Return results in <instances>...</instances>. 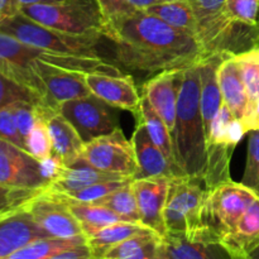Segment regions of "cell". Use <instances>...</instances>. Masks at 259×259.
Listing matches in <instances>:
<instances>
[{
	"instance_id": "20",
	"label": "cell",
	"mask_w": 259,
	"mask_h": 259,
	"mask_svg": "<svg viewBox=\"0 0 259 259\" xmlns=\"http://www.w3.org/2000/svg\"><path fill=\"white\" fill-rule=\"evenodd\" d=\"M126 177L119 176L114 174H106V172L96 169L90 164L85 163L78 159L77 163L71 167H62L50 185L48 190L58 194H68V192L82 190L91 185L99 184V182L114 181V180H121Z\"/></svg>"
},
{
	"instance_id": "7",
	"label": "cell",
	"mask_w": 259,
	"mask_h": 259,
	"mask_svg": "<svg viewBox=\"0 0 259 259\" xmlns=\"http://www.w3.org/2000/svg\"><path fill=\"white\" fill-rule=\"evenodd\" d=\"M80 159L94 168L123 177L134 179L139 169L133 144L120 128L83 144Z\"/></svg>"
},
{
	"instance_id": "45",
	"label": "cell",
	"mask_w": 259,
	"mask_h": 259,
	"mask_svg": "<svg viewBox=\"0 0 259 259\" xmlns=\"http://www.w3.org/2000/svg\"><path fill=\"white\" fill-rule=\"evenodd\" d=\"M18 5L23 7V5H32V4H48V3H57L61 0H15Z\"/></svg>"
},
{
	"instance_id": "43",
	"label": "cell",
	"mask_w": 259,
	"mask_h": 259,
	"mask_svg": "<svg viewBox=\"0 0 259 259\" xmlns=\"http://www.w3.org/2000/svg\"><path fill=\"white\" fill-rule=\"evenodd\" d=\"M19 12V5L15 0H0V20Z\"/></svg>"
},
{
	"instance_id": "22",
	"label": "cell",
	"mask_w": 259,
	"mask_h": 259,
	"mask_svg": "<svg viewBox=\"0 0 259 259\" xmlns=\"http://www.w3.org/2000/svg\"><path fill=\"white\" fill-rule=\"evenodd\" d=\"M50 192L56 195L58 199H61L67 205L70 211L73 214V217L80 223L81 229H82L86 238L91 237L93 234L98 233L99 230H101L105 227H109V225L115 224V223L119 222H125L119 215H116L113 210L104 206V205L95 204V202L76 201V200L70 199V197L65 196V195L52 191Z\"/></svg>"
},
{
	"instance_id": "14",
	"label": "cell",
	"mask_w": 259,
	"mask_h": 259,
	"mask_svg": "<svg viewBox=\"0 0 259 259\" xmlns=\"http://www.w3.org/2000/svg\"><path fill=\"white\" fill-rule=\"evenodd\" d=\"M182 71L184 70L162 71L159 75L147 81L142 90V95L148 99L152 108L166 123L171 134L176 123L177 99L182 82Z\"/></svg>"
},
{
	"instance_id": "4",
	"label": "cell",
	"mask_w": 259,
	"mask_h": 259,
	"mask_svg": "<svg viewBox=\"0 0 259 259\" xmlns=\"http://www.w3.org/2000/svg\"><path fill=\"white\" fill-rule=\"evenodd\" d=\"M19 12L29 19L73 35H101L106 20L98 0H61L48 4L23 5Z\"/></svg>"
},
{
	"instance_id": "31",
	"label": "cell",
	"mask_w": 259,
	"mask_h": 259,
	"mask_svg": "<svg viewBox=\"0 0 259 259\" xmlns=\"http://www.w3.org/2000/svg\"><path fill=\"white\" fill-rule=\"evenodd\" d=\"M17 101H29L35 105L46 106L43 99L37 93L15 82L0 72V110Z\"/></svg>"
},
{
	"instance_id": "34",
	"label": "cell",
	"mask_w": 259,
	"mask_h": 259,
	"mask_svg": "<svg viewBox=\"0 0 259 259\" xmlns=\"http://www.w3.org/2000/svg\"><path fill=\"white\" fill-rule=\"evenodd\" d=\"M242 184L259 195V131H252L248 138L247 163Z\"/></svg>"
},
{
	"instance_id": "30",
	"label": "cell",
	"mask_w": 259,
	"mask_h": 259,
	"mask_svg": "<svg viewBox=\"0 0 259 259\" xmlns=\"http://www.w3.org/2000/svg\"><path fill=\"white\" fill-rule=\"evenodd\" d=\"M234 60L247 89L250 108L259 98V47L255 46L244 52L237 53Z\"/></svg>"
},
{
	"instance_id": "2",
	"label": "cell",
	"mask_w": 259,
	"mask_h": 259,
	"mask_svg": "<svg viewBox=\"0 0 259 259\" xmlns=\"http://www.w3.org/2000/svg\"><path fill=\"white\" fill-rule=\"evenodd\" d=\"M172 141L175 163L182 174L204 179L207 164V144L200 108L199 63L182 71Z\"/></svg>"
},
{
	"instance_id": "23",
	"label": "cell",
	"mask_w": 259,
	"mask_h": 259,
	"mask_svg": "<svg viewBox=\"0 0 259 259\" xmlns=\"http://www.w3.org/2000/svg\"><path fill=\"white\" fill-rule=\"evenodd\" d=\"M233 255H245L259 243V195L238 220L229 235L222 240Z\"/></svg>"
},
{
	"instance_id": "19",
	"label": "cell",
	"mask_w": 259,
	"mask_h": 259,
	"mask_svg": "<svg viewBox=\"0 0 259 259\" xmlns=\"http://www.w3.org/2000/svg\"><path fill=\"white\" fill-rule=\"evenodd\" d=\"M225 53H215L207 56L199 63L200 71V108L206 132L209 136L210 126L223 105V96L218 82V67Z\"/></svg>"
},
{
	"instance_id": "15",
	"label": "cell",
	"mask_w": 259,
	"mask_h": 259,
	"mask_svg": "<svg viewBox=\"0 0 259 259\" xmlns=\"http://www.w3.org/2000/svg\"><path fill=\"white\" fill-rule=\"evenodd\" d=\"M137 125L133 136L134 153H136L137 163H138V174L134 179H147V177H175L182 176L168 159L166 158L161 149L154 144L141 119H136Z\"/></svg>"
},
{
	"instance_id": "35",
	"label": "cell",
	"mask_w": 259,
	"mask_h": 259,
	"mask_svg": "<svg viewBox=\"0 0 259 259\" xmlns=\"http://www.w3.org/2000/svg\"><path fill=\"white\" fill-rule=\"evenodd\" d=\"M157 238L161 237L157 233H154L153 230H147V232L141 233V234L133 235V237L123 240L118 245L111 248L101 259H123L125 257H129V255L136 253L137 250H139L144 245L151 243L152 240L157 239Z\"/></svg>"
},
{
	"instance_id": "40",
	"label": "cell",
	"mask_w": 259,
	"mask_h": 259,
	"mask_svg": "<svg viewBox=\"0 0 259 259\" xmlns=\"http://www.w3.org/2000/svg\"><path fill=\"white\" fill-rule=\"evenodd\" d=\"M46 259H93V255H91L90 248L85 243V244L76 245V247L56 253Z\"/></svg>"
},
{
	"instance_id": "10",
	"label": "cell",
	"mask_w": 259,
	"mask_h": 259,
	"mask_svg": "<svg viewBox=\"0 0 259 259\" xmlns=\"http://www.w3.org/2000/svg\"><path fill=\"white\" fill-rule=\"evenodd\" d=\"M27 210L48 237L58 239L85 237L80 223L67 205L47 189L27 205Z\"/></svg>"
},
{
	"instance_id": "24",
	"label": "cell",
	"mask_w": 259,
	"mask_h": 259,
	"mask_svg": "<svg viewBox=\"0 0 259 259\" xmlns=\"http://www.w3.org/2000/svg\"><path fill=\"white\" fill-rule=\"evenodd\" d=\"M151 230L141 223L119 222L109 227L103 228L91 237L86 238V244L90 248L93 259H101L111 248L118 245L123 240Z\"/></svg>"
},
{
	"instance_id": "9",
	"label": "cell",
	"mask_w": 259,
	"mask_h": 259,
	"mask_svg": "<svg viewBox=\"0 0 259 259\" xmlns=\"http://www.w3.org/2000/svg\"><path fill=\"white\" fill-rule=\"evenodd\" d=\"M52 184L42 162L25 149L0 139V185L14 189L46 190Z\"/></svg>"
},
{
	"instance_id": "3",
	"label": "cell",
	"mask_w": 259,
	"mask_h": 259,
	"mask_svg": "<svg viewBox=\"0 0 259 259\" xmlns=\"http://www.w3.org/2000/svg\"><path fill=\"white\" fill-rule=\"evenodd\" d=\"M207 195L204 179L186 175L172 177L163 212L167 234L185 235L197 242H218L206 223Z\"/></svg>"
},
{
	"instance_id": "21",
	"label": "cell",
	"mask_w": 259,
	"mask_h": 259,
	"mask_svg": "<svg viewBox=\"0 0 259 259\" xmlns=\"http://www.w3.org/2000/svg\"><path fill=\"white\" fill-rule=\"evenodd\" d=\"M163 242L171 259H234L220 242H197L176 234H167Z\"/></svg>"
},
{
	"instance_id": "13",
	"label": "cell",
	"mask_w": 259,
	"mask_h": 259,
	"mask_svg": "<svg viewBox=\"0 0 259 259\" xmlns=\"http://www.w3.org/2000/svg\"><path fill=\"white\" fill-rule=\"evenodd\" d=\"M86 82L93 95L113 108L131 111L133 115L139 111L142 95H139L131 76L88 73Z\"/></svg>"
},
{
	"instance_id": "38",
	"label": "cell",
	"mask_w": 259,
	"mask_h": 259,
	"mask_svg": "<svg viewBox=\"0 0 259 259\" xmlns=\"http://www.w3.org/2000/svg\"><path fill=\"white\" fill-rule=\"evenodd\" d=\"M38 106L39 105H35V104L29 103V101H17V103L10 105L17 128L22 138L24 139V142L28 134L33 129V126H34L35 119H37Z\"/></svg>"
},
{
	"instance_id": "46",
	"label": "cell",
	"mask_w": 259,
	"mask_h": 259,
	"mask_svg": "<svg viewBox=\"0 0 259 259\" xmlns=\"http://www.w3.org/2000/svg\"><path fill=\"white\" fill-rule=\"evenodd\" d=\"M154 259H171V257L168 255V253H167L166 245H164L163 240H162L161 245H159V249H158V252H157V255Z\"/></svg>"
},
{
	"instance_id": "39",
	"label": "cell",
	"mask_w": 259,
	"mask_h": 259,
	"mask_svg": "<svg viewBox=\"0 0 259 259\" xmlns=\"http://www.w3.org/2000/svg\"><path fill=\"white\" fill-rule=\"evenodd\" d=\"M0 139H4L25 149V142L18 131L10 105L0 110Z\"/></svg>"
},
{
	"instance_id": "8",
	"label": "cell",
	"mask_w": 259,
	"mask_h": 259,
	"mask_svg": "<svg viewBox=\"0 0 259 259\" xmlns=\"http://www.w3.org/2000/svg\"><path fill=\"white\" fill-rule=\"evenodd\" d=\"M113 106L95 95L68 100L60 104L57 110L70 121L80 134L83 143L108 136L119 128Z\"/></svg>"
},
{
	"instance_id": "42",
	"label": "cell",
	"mask_w": 259,
	"mask_h": 259,
	"mask_svg": "<svg viewBox=\"0 0 259 259\" xmlns=\"http://www.w3.org/2000/svg\"><path fill=\"white\" fill-rule=\"evenodd\" d=\"M242 124L245 132L259 131V98L252 104Z\"/></svg>"
},
{
	"instance_id": "28",
	"label": "cell",
	"mask_w": 259,
	"mask_h": 259,
	"mask_svg": "<svg viewBox=\"0 0 259 259\" xmlns=\"http://www.w3.org/2000/svg\"><path fill=\"white\" fill-rule=\"evenodd\" d=\"M132 182L126 186L116 190L113 194L108 195L104 199L95 201V204L109 207L125 222L141 223V215H139L138 204H137V197Z\"/></svg>"
},
{
	"instance_id": "16",
	"label": "cell",
	"mask_w": 259,
	"mask_h": 259,
	"mask_svg": "<svg viewBox=\"0 0 259 259\" xmlns=\"http://www.w3.org/2000/svg\"><path fill=\"white\" fill-rule=\"evenodd\" d=\"M43 238L51 237L33 220L27 206L17 210L0 219V259Z\"/></svg>"
},
{
	"instance_id": "41",
	"label": "cell",
	"mask_w": 259,
	"mask_h": 259,
	"mask_svg": "<svg viewBox=\"0 0 259 259\" xmlns=\"http://www.w3.org/2000/svg\"><path fill=\"white\" fill-rule=\"evenodd\" d=\"M162 240H163V238H157V239L152 240L151 243L144 245L143 248L137 250L136 253H133L129 257H125L123 259H154L157 255V252H158Z\"/></svg>"
},
{
	"instance_id": "32",
	"label": "cell",
	"mask_w": 259,
	"mask_h": 259,
	"mask_svg": "<svg viewBox=\"0 0 259 259\" xmlns=\"http://www.w3.org/2000/svg\"><path fill=\"white\" fill-rule=\"evenodd\" d=\"M45 190H25L0 185V219L27 206Z\"/></svg>"
},
{
	"instance_id": "36",
	"label": "cell",
	"mask_w": 259,
	"mask_h": 259,
	"mask_svg": "<svg viewBox=\"0 0 259 259\" xmlns=\"http://www.w3.org/2000/svg\"><path fill=\"white\" fill-rule=\"evenodd\" d=\"M259 0H227V14L233 22L258 24Z\"/></svg>"
},
{
	"instance_id": "6",
	"label": "cell",
	"mask_w": 259,
	"mask_h": 259,
	"mask_svg": "<svg viewBox=\"0 0 259 259\" xmlns=\"http://www.w3.org/2000/svg\"><path fill=\"white\" fill-rule=\"evenodd\" d=\"M258 194L242 182L232 180L209 190L206 223L215 239L222 243L233 232L238 220L257 199Z\"/></svg>"
},
{
	"instance_id": "33",
	"label": "cell",
	"mask_w": 259,
	"mask_h": 259,
	"mask_svg": "<svg viewBox=\"0 0 259 259\" xmlns=\"http://www.w3.org/2000/svg\"><path fill=\"white\" fill-rule=\"evenodd\" d=\"M133 180H134L133 177H126V179L114 180V181L99 182V184L91 185V186L85 187V189L82 190H77V191H72V192H68V194H61V195H65V196L76 200V201L95 202V201H99V200L104 199V197L108 196V195L113 194V192H115L116 190L126 186V185L131 184Z\"/></svg>"
},
{
	"instance_id": "1",
	"label": "cell",
	"mask_w": 259,
	"mask_h": 259,
	"mask_svg": "<svg viewBox=\"0 0 259 259\" xmlns=\"http://www.w3.org/2000/svg\"><path fill=\"white\" fill-rule=\"evenodd\" d=\"M104 37L115 45L116 61L131 70H186L206 58L195 35L176 29L144 10H137L106 30Z\"/></svg>"
},
{
	"instance_id": "18",
	"label": "cell",
	"mask_w": 259,
	"mask_h": 259,
	"mask_svg": "<svg viewBox=\"0 0 259 259\" xmlns=\"http://www.w3.org/2000/svg\"><path fill=\"white\" fill-rule=\"evenodd\" d=\"M218 82L223 101L233 115L242 121L249 110V96L233 53H225L218 67Z\"/></svg>"
},
{
	"instance_id": "12",
	"label": "cell",
	"mask_w": 259,
	"mask_h": 259,
	"mask_svg": "<svg viewBox=\"0 0 259 259\" xmlns=\"http://www.w3.org/2000/svg\"><path fill=\"white\" fill-rule=\"evenodd\" d=\"M171 179L147 177V179H134L132 182L137 197L139 215H141V223L144 227L157 233L161 238L167 235L163 212Z\"/></svg>"
},
{
	"instance_id": "11",
	"label": "cell",
	"mask_w": 259,
	"mask_h": 259,
	"mask_svg": "<svg viewBox=\"0 0 259 259\" xmlns=\"http://www.w3.org/2000/svg\"><path fill=\"white\" fill-rule=\"evenodd\" d=\"M33 70L45 85L48 104L52 109H57L65 101L91 95L86 82L88 73L65 70L43 61L35 62Z\"/></svg>"
},
{
	"instance_id": "27",
	"label": "cell",
	"mask_w": 259,
	"mask_h": 259,
	"mask_svg": "<svg viewBox=\"0 0 259 259\" xmlns=\"http://www.w3.org/2000/svg\"><path fill=\"white\" fill-rule=\"evenodd\" d=\"M86 237L75 238V239H58V238H43L34 240L29 244L24 245L20 249L15 250L8 257L3 259H46L58 252L85 244Z\"/></svg>"
},
{
	"instance_id": "47",
	"label": "cell",
	"mask_w": 259,
	"mask_h": 259,
	"mask_svg": "<svg viewBox=\"0 0 259 259\" xmlns=\"http://www.w3.org/2000/svg\"><path fill=\"white\" fill-rule=\"evenodd\" d=\"M242 257H244L245 259H259V243L254 248H252L247 254L242 255Z\"/></svg>"
},
{
	"instance_id": "48",
	"label": "cell",
	"mask_w": 259,
	"mask_h": 259,
	"mask_svg": "<svg viewBox=\"0 0 259 259\" xmlns=\"http://www.w3.org/2000/svg\"><path fill=\"white\" fill-rule=\"evenodd\" d=\"M234 259H245V258L242 257V255H234Z\"/></svg>"
},
{
	"instance_id": "29",
	"label": "cell",
	"mask_w": 259,
	"mask_h": 259,
	"mask_svg": "<svg viewBox=\"0 0 259 259\" xmlns=\"http://www.w3.org/2000/svg\"><path fill=\"white\" fill-rule=\"evenodd\" d=\"M25 151L39 162L46 161L53 156L52 139L43 114V105L38 106L34 126L25 138Z\"/></svg>"
},
{
	"instance_id": "37",
	"label": "cell",
	"mask_w": 259,
	"mask_h": 259,
	"mask_svg": "<svg viewBox=\"0 0 259 259\" xmlns=\"http://www.w3.org/2000/svg\"><path fill=\"white\" fill-rule=\"evenodd\" d=\"M98 3L106 20L105 32L118 25L119 23L133 15L138 10L128 0H98Z\"/></svg>"
},
{
	"instance_id": "26",
	"label": "cell",
	"mask_w": 259,
	"mask_h": 259,
	"mask_svg": "<svg viewBox=\"0 0 259 259\" xmlns=\"http://www.w3.org/2000/svg\"><path fill=\"white\" fill-rule=\"evenodd\" d=\"M148 14L159 18L171 27L195 35L197 38V24L189 0H174L154 5L144 10Z\"/></svg>"
},
{
	"instance_id": "44",
	"label": "cell",
	"mask_w": 259,
	"mask_h": 259,
	"mask_svg": "<svg viewBox=\"0 0 259 259\" xmlns=\"http://www.w3.org/2000/svg\"><path fill=\"white\" fill-rule=\"evenodd\" d=\"M128 2L138 10H146L148 8L154 7V5L163 4V3L167 2H174V0H128Z\"/></svg>"
},
{
	"instance_id": "5",
	"label": "cell",
	"mask_w": 259,
	"mask_h": 259,
	"mask_svg": "<svg viewBox=\"0 0 259 259\" xmlns=\"http://www.w3.org/2000/svg\"><path fill=\"white\" fill-rule=\"evenodd\" d=\"M0 32L32 47L58 55L103 58L98 52L101 35H73L51 29L18 12L0 20Z\"/></svg>"
},
{
	"instance_id": "17",
	"label": "cell",
	"mask_w": 259,
	"mask_h": 259,
	"mask_svg": "<svg viewBox=\"0 0 259 259\" xmlns=\"http://www.w3.org/2000/svg\"><path fill=\"white\" fill-rule=\"evenodd\" d=\"M43 114L52 139L53 154L57 156L66 167L77 163L85 144L80 134L57 109L43 106Z\"/></svg>"
},
{
	"instance_id": "25",
	"label": "cell",
	"mask_w": 259,
	"mask_h": 259,
	"mask_svg": "<svg viewBox=\"0 0 259 259\" xmlns=\"http://www.w3.org/2000/svg\"><path fill=\"white\" fill-rule=\"evenodd\" d=\"M136 119H141L148 132L149 137L154 142L157 147L162 151V153L166 156V158L176 167L179 171L181 169L175 163V153H174V141H172V134L169 129L167 128L166 123L162 120L161 116L156 113L152 108L151 103L144 95H142L139 111L136 114Z\"/></svg>"
}]
</instances>
